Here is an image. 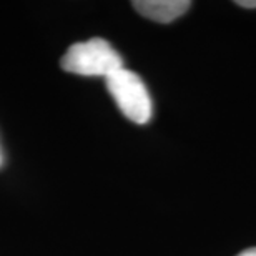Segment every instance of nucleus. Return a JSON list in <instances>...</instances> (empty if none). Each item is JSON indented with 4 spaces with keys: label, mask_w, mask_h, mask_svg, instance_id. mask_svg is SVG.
<instances>
[{
    "label": "nucleus",
    "mask_w": 256,
    "mask_h": 256,
    "mask_svg": "<svg viewBox=\"0 0 256 256\" xmlns=\"http://www.w3.org/2000/svg\"><path fill=\"white\" fill-rule=\"evenodd\" d=\"M236 5L244 8H256V0H238Z\"/></svg>",
    "instance_id": "obj_4"
},
{
    "label": "nucleus",
    "mask_w": 256,
    "mask_h": 256,
    "mask_svg": "<svg viewBox=\"0 0 256 256\" xmlns=\"http://www.w3.org/2000/svg\"><path fill=\"white\" fill-rule=\"evenodd\" d=\"M133 8L143 17L160 24H170L192 7L190 0H135Z\"/></svg>",
    "instance_id": "obj_3"
},
{
    "label": "nucleus",
    "mask_w": 256,
    "mask_h": 256,
    "mask_svg": "<svg viewBox=\"0 0 256 256\" xmlns=\"http://www.w3.org/2000/svg\"><path fill=\"white\" fill-rule=\"evenodd\" d=\"M238 256H256V248H250V250H244Z\"/></svg>",
    "instance_id": "obj_5"
},
{
    "label": "nucleus",
    "mask_w": 256,
    "mask_h": 256,
    "mask_svg": "<svg viewBox=\"0 0 256 256\" xmlns=\"http://www.w3.org/2000/svg\"><path fill=\"white\" fill-rule=\"evenodd\" d=\"M2 160H4V158H2V152H0V165H2Z\"/></svg>",
    "instance_id": "obj_6"
},
{
    "label": "nucleus",
    "mask_w": 256,
    "mask_h": 256,
    "mask_svg": "<svg viewBox=\"0 0 256 256\" xmlns=\"http://www.w3.org/2000/svg\"><path fill=\"white\" fill-rule=\"evenodd\" d=\"M106 90L114 96L116 106L133 124L145 125L152 118V98L143 80L125 66L105 78Z\"/></svg>",
    "instance_id": "obj_2"
},
{
    "label": "nucleus",
    "mask_w": 256,
    "mask_h": 256,
    "mask_svg": "<svg viewBox=\"0 0 256 256\" xmlns=\"http://www.w3.org/2000/svg\"><path fill=\"white\" fill-rule=\"evenodd\" d=\"M65 72L84 76H110L124 68L120 54L104 38H90L74 44L60 60Z\"/></svg>",
    "instance_id": "obj_1"
}]
</instances>
